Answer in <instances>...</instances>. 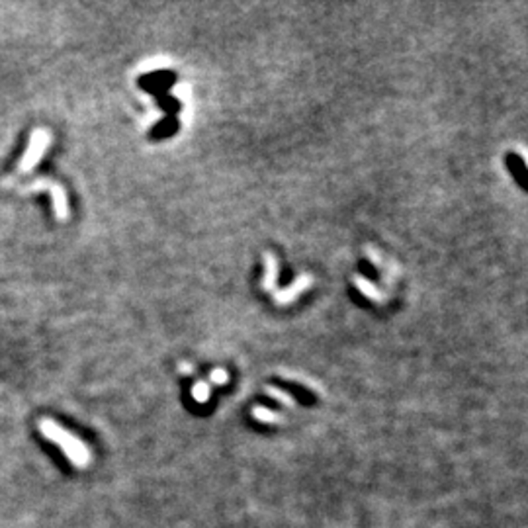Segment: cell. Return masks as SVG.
Returning <instances> with one entry per match:
<instances>
[{
	"mask_svg": "<svg viewBox=\"0 0 528 528\" xmlns=\"http://www.w3.org/2000/svg\"><path fill=\"white\" fill-rule=\"evenodd\" d=\"M212 382H213V384H225V382H227V372L221 370V368L213 370L212 372Z\"/></svg>",
	"mask_w": 528,
	"mask_h": 528,
	"instance_id": "obj_8",
	"label": "cell"
},
{
	"mask_svg": "<svg viewBox=\"0 0 528 528\" xmlns=\"http://www.w3.org/2000/svg\"><path fill=\"white\" fill-rule=\"evenodd\" d=\"M208 397H210V386L204 384V382H198L196 386H194V399L196 402H208Z\"/></svg>",
	"mask_w": 528,
	"mask_h": 528,
	"instance_id": "obj_7",
	"label": "cell"
},
{
	"mask_svg": "<svg viewBox=\"0 0 528 528\" xmlns=\"http://www.w3.org/2000/svg\"><path fill=\"white\" fill-rule=\"evenodd\" d=\"M30 192H38V190H48L51 194V202H53V213H55L57 221H67L69 220V200L65 190L61 188V184H57L55 181H49V178H38V181L30 184Z\"/></svg>",
	"mask_w": 528,
	"mask_h": 528,
	"instance_id": "obj_3",
	"label": "cell"
},
{
	"mask_svg": "<svg viewBox=\"0 0 528 528\" xmlns=\"http://www.w3.org/2000/svg\"><path fill=\"white\" fill-rule=\"evenodd\" d=\"M264 260H266V276L262 280V288H264V290H272L278 280V260L274 259V254H270V252H266Z\"/></svg>",
	"mask_w": 528,
	"mask_h": 528,
	"instance_id": "obj_5",
	"label": "cell"
},
{
	"mask_svg": "<svg viewBox=\"0 0 528 528\" xmlns=\"http://www.w3.org/2000/svg\"><path fill=\"white\" fill-rule=\"evenodd\" d=\"M311 282H313V278L309 276V274H301L290 288H286L282 292L274 293V300H276L278 303H290V301L296 300L303 290H308L309 286H311Z\"/></svg>",
	"mask_w": 528,
	"mask_h": 528,
	"instance_id": "obj_4",
	"label": "cell"
},
{
	"mask_svg": "<svg viewBox=\"0 0 528 528\" xmlns=\"http://www.w3.org/2000/svg\"><path fill=\"white\" fill-rule=\"evenodd\" d=\"M51 134L48 129H33L32 137H30V143H28V149L24 151V157L20 158V165H18V173L20 174H28L32 173L36 166L40 165V161L43 158V155L48 153L49 145H51Z\"/></svg>",
	"mask_w": 528,
	"mask_h": 528,
	"instance_id": "obj_2",
	"label": "cell"
},
{
	"mask_svg": "<svg viewBox=\"0 0 528 528\" xmlns=\"http://www.w3.org/2000/svg\"><path fill=\"white\" fill-rule=\"evenodd\" d=\"M355 284L358 286V290H360L366 298H370V300H374V301H382V293L378 292V288H376V286H372V282H368L366 278L356 276Z\"/></svg>",
	"mask_w": 528,
	"mask_h": 528,
	"instance_id": "obj_6",
	"label": "cell"
},
{
	"mask_svg": "<svg viewBox=\"0 0 528 528\" xmlns=\"http://www.w3.org/2000/svg\"><path fill=\"white\" fill-rule=\"evenodd\" d=\"M38 431H40L49 442H53L55 446L63 450L67 460L71 464L85 468L90 464V450L85 446V442L79 441L75 434L65 431L63 426H59L53 419H40L38 421Z\"/></svg>",
	"mask_w": 528,
	"mask_h": 528,
	"instance_id": "obj_1",
	"label": "cell"
}]
</instances>
